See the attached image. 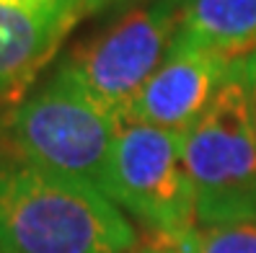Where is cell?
<instances>
[{
    "instance_id": "1",
    "label": "cell",
    "mask_w": 256,
    "mask_h": 253,
    "mask_svg": "<svg viewBox=\"0 0 256 253\" xmlns=\"http://www.w3.org/2000/svg\"><path fill=\"white\" fill-rule=\"evenodd\" d=\"M138 235L101 189L24 166L0 186V253H132Z\"/></svg>"
},
{
    "instance_id": "2",
    "label": "cell",
    "mask_w": 256,
    "mask_h": 253,
    "mask_svg": "<svg viewBox=\"0 0 256 253\" xmlns=\"http://www.w3.org/2000/svg\"><path fill=\"white\" fill-rule=\"evenodd\" d=\"M119 122L62 65L16 106L0 111V127L28 166L78 178L101 191Z\"/></svg>"
},
{
    "instance_id": "3",
    "label": "cell",
    "mask_w": 256,
    "mask_h": 253,
    "mask_svg": "<svg viewBox=\"0 0 256 253\" xmlns=\"http://www.w3.org/2000/svg\"><path fill=\"white\" fill-rule=\"evenodd\" d=\"M184 163L200 225L256 220V119L236 67L184 132Z\"/></svg>"
},
{
    "instance_id": "4",
    "label": "cell",
    "mask_w": 256,
    "mask_h": 253,
    "mask_svg": "<svg viewBox=\"0 0 256 253\" xmlns=\"http://www.w3.org/2000/svg\"><path fill=\"white\" fill-rule=\"evenodd\" d=\"M104 194L116 207H127L156 243L171 246L194 230L200 222L184 163V132L122 119Z\"/></svg>"
},
{
    "instance_id": "5",
    "label": "cell",
    "mask_w": 256,
    "mask_h": 253,
    "mask_svg": "<svg viewBox=\"0 0 256 253\" xmlns=\"http://www.w3.org/2000/svg\"><path fill=\"white\" fill-rule=\"evenodd\" d=\"M182 5L184 0H150L130 8L106 31L78 44L60 65L106 111L124 119L142 85L168 54Z\"/></svg>"
},
{
    "instance_id": "6",
    "label": "cell",
    "mask_w": 256,
    "mask_h": 253,
    "mask_svg": "<svg viewBox=\"0 0 256 253\" xmlns=\"http://www.w3.org/2000/svg\"><path fill=\"white\" fill-rule=\"evenodd\" d=\"M236 59L174 39L163 65L153 72L124 119L186 132L212 103Z\"/></svg>"
},
{
    "instance_id": "7",
    "label": "cell",
    "mask_w": 256,
    "mask_h": 253,
    "mask_svg": "<svg viewBox=\"0 0 256 253\" xmlns=\"http://www.w3.org/2000/svg\"><path fill=\"white\" fill-rule=\"evenodd\" d=\"M83 16V0H65L52 8L0 3V111L16 106L32 91L42 67Z\"/></svg>"
},
{
    "instance_id": "8",
    "label": "cell",
    "mask_w": 256,
    "mask_h": 253,
    "mask_svg": "<svg viewBox=\"0 0 256 253\" xmlns=\"http://www.w3.org/2000/svg\"><path fill=\"white\" fill-rule=\"evenodd\" d=\"M176 39L228 59L246 57L256 49V0H184Z\"/></svg>"
},
{
    "instance_id": "9",
    "label": "cell",
    "mask_w": 256,
    "mask_h": 253,
    "mask_svg": "<svg viewBox=\"0 0 256 253\" xmlns=\"http://www.w3.org/2000/svg\"><path fill=\"white\" fill-rule=\"evenodd\" d=\"M168 248H174L176 253H256V220L197 225Z\"/></svg>"
},
{
    "instance_id": "10",
    "label": "cell",
    "mask_w": 256,
    "mask_h": 253,
    "mask_svg": "<svg viewBox=\"0 0 256 253\" xmlns=\"http://www.w3.org/2000/svg\"><path fill=\"white\" fill-rule=\"evenodd\" d=\"M233 67H236L238 80L244 83V88H246V96H248V103L254 109V119H256V49L251 54H246V57L236 59Z\"/></svg>"
},
{
    "instance_id": "11",
    "label": "cell",
    "mask_w": 256,
    "mask_h": 253,
    "mask_svg": "<svg viewBox=\"0 0 256 253\" xmlns=\"http://www.w3.org/2000/svg\"><path fill=\"white\" fill-rule=\"evenodd\" d=\"M24 163H26V160L18 155V150L13 147V142L8 140V135L3 132V127H0V186H3L8 178H10V173L18 171Z\"/></svg>"
},
{
    "instance_id": "12",
    "label": "cell",
    "mask_w": 256,
    "mask_h": 253,
    "mask_svg": "<svg viewBox=\"0 0 256 253\" xmlns=\"http://www.w3.org/2000/svg\"><path fill=\"white\" fill-rule=\"evenodd\" d=\"M138 3H145V0H83V13L86 16H101V13L122 8H138Z\"/></svg>"
},
{
    "instance_id": "13",
    "label": "cell",
    "mask_w": 256,
    "mask_h": 253,
    "mask_svg": "<svg viewBox=\"0 0 256 253\" xmlns=\"http://www.w3.org/2000/svg\"><path fill=\"white\" fill-rule=\"evenodd\" d=\"M6 5H18V8H52V5H60L65 0H0Z\"/></svg>"
},
{
    "instance_id": "14",
    "label": "cell",
    "mask_w": 256,
    "mask_h": 253,
    "mask_svg": "<svg viewBox=\"0 0 256 253\" xmlns=\"http://www.w3.org/2000/svg\"><path fill=\"white\" fill-rule=\"evenodd\" d=\"M132 253H176V251L168 248V246H160V243H156V241H150L145 248H138V251H132Z\"/></svg>"
}]
</instances>
